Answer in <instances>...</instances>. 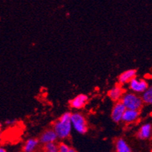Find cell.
<instances>
[{
    "label": "cell",
    "instance_id": "cell-15",
    "mask_svg": "<svg viewBox=\"0 0 152 152\" xmlns=\"http://www.w3.org/2000/svg\"><path fill=\"white\" fill-rule=\"evenodd\" d=\"M59 144L57 142H52V143L44 145L42 152H58Z\"/></svg>",
    "mask_w": 152,
    "mask_h": 152
},
{
    "label": "cell",
    "instance_id": "cell-18",
    "mask_svg": "<svg viewBox=\"0 0 152 152\" xmlns=\"http://www.w3.org/2000/svg\"><path fill=\"white\" fill-rule=\"evenodd\" d=\"M0 152H7L6 149L2 147H0Z\"/></svg>",
    "mask_w": 152,
    "mask_h": 152
},
{
    "label": "cell",
    "instance_id": "cell-19",
    "mask_svg": "<svg viewBox=\"0 0 152 152\" xmlns=\"http://www.w3.org/2000/svg\"><path fill=\"white\" fill-rule=\"evenodd\" d=\"M68 152H77V151L75 150V149L72 148H70V149H69Z\"/></svg>",
    "mask_w": 152,
    "mask_h": 152
},
{
    "label": "cell",
    "instance_id": "cell-11",
    "mask_svg": "<svg viewBox=\"0 0 152 152\" xmlns=\"http://www.w3.org/2000/svg\"><path fill=\"white\" fill-rule=\"evenodd\" d=\"M137 71L135 69H130L123 72L118 77V81L120 84H126L130 82L131 80L136 77Z\"/></svg>",
    "mask_w": 152,
    "mask_h": 152
},
{
    "label": "cell",
    "instance_id": "cell-9",
    "mask_svg": "<svg viewBox=\"0 0 152 152\" xmlns=\"http://www.w3.org/2000/svg\"><path fill=\"white\" fill-rule=\"evenodd\" d=\"M152 133V126L150 123L145 124L140 127L137 132L138 139L141 140H147L149 139L151 136Z\"/></svg>",
    "mask_w": 152,
    "mask_h": 152
},
{
    "label": "cell",
    "instance_id": "cell-21",
    "mask_svg": "<svg viewBox=\"0 0 152 152\" xmlns=\"http://www.w3.org/2000/svg\"><path fill=\"white\" fill-rule=\"evenodd\" d=\"M1 126H2V124L0 123V128H1Z\"/></svg>",
    "mask_w": 152,
    "mask_h": 152
},
{
    "label": "cell",
    "instance_id": "cell-12",
    "mask_svg": "<svg viewBox=\"0 0 152 152\" xmlns=\"http://www.w3.org/2000/svg\"><path fill=\"white\" fill-rule=\"evenodd\" d=\"M39 140L35 138L27 139L23 146V152H35L39 146Z\"/></svg>",
    "mask_w": 152,
    "mask_h": 152
},
{
    "label": "cell",
    "instance_id": "cell-2",
    "mask_svg": "<svg viewBox=\"0 0 152 152\" xmlns=\"http://www.w3.org/2000/svg\"><path fill=\"white\" fill-rule=\"evenodd\" d=\"M121 102L127 110H139L143 107L144 104L142 102L141 96L138 94L133 92H126L124 93L121 99Z\"/></svg>",
    "mask_w": 152,
    "mask_h": 152
},
{
    "label": "cell",
    "instance_id": "cell-7",
    "mask_svg": "<svg viewBox=\"0 0 152 152\" xmlns=\"http://www.w3.org/2000/svg\"><path fill=\"white\" fill-rule=\"evenodd\" d=\"M88 100H89V98L86 95L80 94L71 101H70V105L74 109H82L85 107L88 102Z\"/></svg>",
    "mask_w": 152,
    "mask_h": 152
},
{
    "label": "cell",
    "instance_id": "cell-8",
    "mask_svg": "<svg viewBox=\"0 0 152 152\" xmlns=\"http://www.w3.org/2000/svg\"><path fill=\"white\" fill-rule=\"evenodd\" d=\"M139 116H140V111H139V110H127V109H126L122 117V122L127 124H133V123H135L139 120Z\"/></svg>",
    "mask_w": 152,
    "mask_h": 152
},
{
    "label": "cell",
    "instance_id": "cell-10",
    "mask_svg": "<svg viewBox=\"0 0 152 152\" xmlns=\"http://www.w3.org/2000/svg\"><path fill=\"white\" fill-rule=\"evenodd\" d=\"M124 94V90L123 89L121 85L114 86L108 92V96L112 101L114 102H120Z\"/></svg>",
    "mask_w": 152,
    "mask_h": 152
},
{
    "label": "cell",
    "instance_id": "cell-17",
    "mask_svg": "<svg viewBox=\"0 0 152 152\" xmlns=\"http://www.w3.org/2000/svg\"><path fill=\"white\" fill-rule=\"evenodd\" d=\"M16 123H17V121L15 120V119H13V120H7V121H5V124L7 126H12L15 125Z\"/></svg>",
    "mask_w": 152,
    "mask_h": 152
},
{
    "label": "cell",
    "instance_id": "cell-13",
    "mask_svg": "<svg viewBox=\"0 0 152 152\" xmlns=\"http://www.w3.org/2000/svg\"><path fill=\"white\" fill-rule=\"evenodd\" d=\"M116 152H132L129 144L123 138H119L115 142Z\"/></svg>",
    "mask_w": 152,
    "mask_h": 152
},
{
    "label": "cell",
    "instance_id": "cell-20",
    "mask_svg": "<svg viewBox=\"0 0 152 152\" xmlns=\"http://www.w3.org/2000/svg\"><path fill=\"white\" fill-rule=\"evenodd\" d=\"M2 139V131L0 130V140Z\"/></svg>",
    "mask_w": 152,
    "mask_h": 152
},
{
    "label": "cell",
    "instance_id": "cell-14",
    "mask_svg": "<svg viewBox=\"0 0 152 152\" xmlns=\"http://www.w3.org/2000/svg\"><path fill=\"white\" fill-rule=\"evenodd\" d=\"M142 102L145 104H151L152 103V88L149 86L148 89L142 93L141 96Z\"/></svg>",
    "mask_w": 152,
    "mask_h": 152
},
{
    "label": "cell",
    "instance_id": "cell-16",
    "mask_svg": "<svg viewBox=\"0 0 152 152\" xmlns=\"http://www.w3.org/2000/svg\"><path fill=\"white\" fill-rule=\"evenodd\" d=\"M70 148V146L66 143H64V142H61L59 144L58 152H68Z\"/></svg>",
    "mask_w": 152,
    "mask_h": 152
},
{
    "label": "cell",
    "instance_id": "cell-3",
    "mask_svg": "<svg viewBox=\"0 0 152 152\" xmlns=\"http://www.w3.org/2000/svg\"><path fill=\"white\" fill-rule=\"evenodd\" d=\"M70 121L72 129H74L76 132L82 135L86 133L88 131V125L83 114L81 113H71Z\"/></svg>",
    "mask_w": 152,
    "mask_h": 152
},
{
    "label": "cell",
    "instance_id": "cell-5",
    "mask_svg": "<svg viewBox=\"0 0 152 152\" xmlns=\"http://www.w3.org/2000/svg\"><path fill=\"white\" fill-rule=\"evenodd\" d=\"M126 110V107L122 104V102H116L111 110V119L114 122L121 123L122 121V117L124 115V112Z\"/></svg>",
    "mask_w": 152,
    "mask_h": 152
},
{
    "label": "cell",
    "instance_id": "cell-4",
    "mask_svg": "<svg viewBox=\"0 0 152 152\" xmlns=\"http://www.w3.org/2000/svg\"><path fill=\"white\" fill-rule=\"evenodd\" d=\"M129 87L133 93H143L148 89V83L144 79H139L135 77L129 83Z\"/></svg>",
    "mask_w": 152,
    "mask_h": 152
},
{
    "label": "cell",
    "instance_id": "cell-1",
    "mask_svg": "<svg viewBox=\"0 0 152 152\" xmlns=\"http://www.w3.org/2000/svg\"><path fill=\"white\" fill-rule=\"evenodd\" d=\"M71 113L66 112L62 114L58 120L53 124V130L57 135L58 139H66L70 137L72 131V125L70 121Z\"/></svg>",
    "mask_w": 152,
    "mask_h": 152
},
{
    "label": "cell",
    "instance_id": "cell-6",
    "mask_svg": "<svg viewBox=\"0 0 152 152\" xmlns=\"http://www.w3.org/2000/svg\"><path fill=\"white\" fill-rule=\"evenodd\" d=\"M39 142L42 145L52 143V142H56L58 140V137L53 129H47L42 132L39 136V139H38Z\"/></svg>",
    "mask_w": 152,
    "mask_h": 152
}]
</instances>
